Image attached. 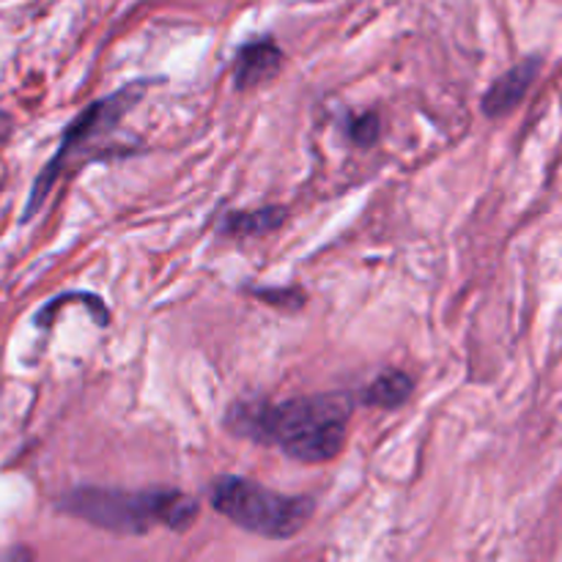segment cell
<instances>
[{"label":"cell","instance_id":"1","mask_svg":"<svg viewBox=\"0 0 562 562\" xmlns=\"http://www.w3.org/2000/svg\"><path fill=\"white\" fill-rule=\"evenodd\" d=\"M351 398L344 393L296 395L285 401H252L228 412V428L258 445L278 448L302 464H324L346 448Z\"/></svg>","mask_w":562,"mask_h":562},{"label":"cell","instance_id":"2","mask_svg":"<svg viewBox=\"0 0 562 562\" xmlns=\"http://www.w3.org/2000/svg\"><path fill=\"white\" fill-rule=\"evenodd\" d=\"M58 508L86 525L119 536H146L157 527L187 530L198 519V499L179 488H126L80 486L58 499Z\"/></svg>","mask_w":562,"mask_h":562},{"label":"cell","instance_id":"3","mask_svg":"<svg viewBox=\"0 0 562 562\" xmlns=\"http://www.w3.org/2000/svg\"><path fill=\"white\" fill-rule=\"evenodd\" d=\"M209 503L247 532L283 541L311 521L316 503L311 497H289L239 475H223L209 486Z\"/></svg>","mask_w":562,"mask_h":562},{"label":"cell","instance_id":"4","mask_svg":"<svg viewBox=\"0 0 562 562\" xmlns=\"http://www.w3.org/2000/svg\"><path fill=\"white\" fill-rule=\"evenodd\" d=\"M143 91H146V82L143 80L132 82V86H124L121 91H115V93H110V97L97 99L93 104H88V108L82 110V113L77 115L69 126H66L64 137H60L58 151H55V157L44 165V170L38 173V179L33 181V190H31V195H27L25 214H22V220H31L33 214L44 206V201L49 198V192L55 190V184H58L60 176H64V170L69 168L71 154H75L77 148H86V143L91 140L97 132L113 130V124H119L121 115H126L132 108H135V102L143 97Z\"/></svg>","mask_w":562,"mask_h":562},{"label":"cell","instance_id":"5","mask_svg":"<svg viewBox=\"0 0 562 562\" xmlns=\"http://www.w3.org/2000/svg\"><path fill=\"white\" fill-rule=\"evenodd\" d=\"M283 66V49L272 38H252L241 44L234 55L231 77H234L236 91H250L272 80Z\"/></svg>","mask_w":562,"mask_h":562},{"label":"cell","instance_id":"6","mask_svg":"<svg viewBox=\"0 0 562 562\" xmlns=\"http://www.w3.org/2000/svg\"><path fill=\"white\" fill-rule=\"evenodd\" d=\"M538 71H541V60L527 58L521 64H516L514 69L505 71L503 77H497L494 86L486 91V97H483V113L492 115V119L508 115L527 97V91L536 82Z\"/></svg>","mask_w":562,"mask_h":562},{"label":"cell","instance_id":"7","mask_svg":"<svg viewBox=\"0 0 562 562\" xmlns=\"http://www.w3.org/2000/svg\"><path fill=\"white\" fill-rule=\"evenodd\" d=\"M285 223V209L263 206L250 212H228L220 217L217 231L225 236H267Z\"/></svg>","mask_w":562,"mask_h":562},{"label":"cell","instance_id":"8","mask_svg":"<svg viewBox=\"0 0 562 562\" xmlns=\"http://www.w3.org/2000/svg\"><path fill=\"white\" fill-rule=\"evenodd\" d=\"M412 387L415 382L404 371H384L362 390L360 401L373 409H398L412 398Z\"/></svg>","mask_w":562,"mask_h":562},{"label":"cell","instance_id":"9","mask_svg":"<svg viewBox=\"0 0 562 562\" xmlns=\"http://www.w3.org/2000/svg\"><path fill=\"white\" fill-rule=\"evenodd\" d=\"M346 132H349V140L355 143V146L371 148L373 143L379 140V135H382V124H379L376 113H362V115H355V119H349Z\"/></svg>","mask_w":562,"mask_h":562},{"label":"cell","instance_id":"10","mask_svg":"<svg viewBox=\"0 0 562 562\" xmlns=\"http://www.w3.org/2000/svg\"><path fill=\"white\" fill-rule=\"evenodd\" d=\"M252 294L258 296L261 302H267V305H274V307H302L305 305V294L296 289H256Z\"/></svg>","mask_w":562,"mask_h":562}]
</instances>
